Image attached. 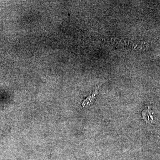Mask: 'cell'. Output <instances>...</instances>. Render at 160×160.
I'll return each mask as SVG.
<instances>
[{
	"label": "cell",
	"mask_w": 160,
	"mask_h": 160,
	"mask_svg": "<svg viewBox=\"0 0 160 160\" xmlns=\"http://www.w3.org/2000/svg\"><path fill=\"white\" fill-rule=\"evenodd\" d=\"M98 88H96L95 90L93 92L92 94L89 96L88 97L86 98L85 100L83 101L81 105L83 107H86L90 106L93 103V101H94L96 97V95L98 94Z\"/></svg>",
	"instance_id": "2"
},
{
	"label": "cell",
	"mask_w": 160,
	"mask_h": 160,
	"mask_svg": "<svg viewBox=\"0 0 160 160\" xmlns=\"http://www.w3.org/2000/svg\"><path fill=\"white\" fill-rule=\"evenodd\" d=\"M153 114V111L151 108L149 106H146L142 110V118L147 123H151L154 119Z\"/></svg>",
	"instance_id": "1"
}]
</instances>
